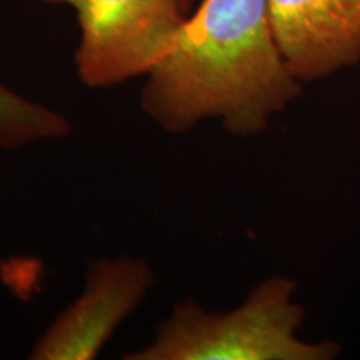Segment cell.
<instances>
[{"instance_id": "obj_2", "label": "cell", "mask_w": 360, "mask_h": 360, "mask_svg": "<svg viewBox=\"0 0 360 360\" xmlns=\"http://www.w3.org/2000/svg\"><path fill=\"white\" fill-rule=\"evenodd\" d=\"M297 283L272 276L250 290L231 312H209L186 299L157 328L146 347L125 360H332L334 340L305 342L299 330L305 310L295 302Z\"/></svg>"}, {"instance_id": "obj_4", "label": "cell", "mask_w": 360, "mask_h": 360, "mask_svg": "<svg viewBox=\"0 0 360 360\" xmlns=\"http://www.w3.org/2000/svg\"><path fill=\"white\" fill-rule=\"evenodd\" d=\"M155 282L147 260L122 254L94 260L84 290L35 342L32 360H94Z\"/></svg>"}, {"instance_id": "obj_5", "label": "cell", "mask_w": 360, "mask_h": 360, "mask_svg": "<svg viewBox=\"0 0 360 360\" xmlns=\"http://www.w3.org/2000/svg\"><path fill=\"white\" fill-rule=\"evenodd\" d=\"M277 45L302 84L360 64V0H269Z\"/></svg>"}, {"instance_id": "obj_7", "label": "cell", "mask_w": 360, "mask_h": 360, "mask_svg": "<svg viewBox=\"0 0 360 360\" xmlns=\"http://www.w3.org/2000/svg\"><path fill=\"white\" fill-rule=\"evenodd\" d=\"M177 2L180 4V7L186 11V13L191 12V6H192V0H177Z\"/></svg>"}, {"instance_id": "obj_1", "label": "cell", "mask_w": 360, "mask_h": 360, "mask_svg": "<svg viewBox=\"0 0 360 360\" xmlns=\"http://www.w3.org/2000/svg\"><path fill=\"white\" fill-rule=\"evenodd\" d=\"M146 77L143 114L169 134L219 120L252 137L304 92L277 45L269 0H202Z\"/></svg>"}, {"instance_id": "obj_3", "label": "cell", "mask_w": 360, "mask_h": 360, "mask_svg": "<svg viewBox=\"0 0 360 360\" xmlns=\"http://www.w3.org/2000/svg\"><path fill=\"white\" fill-rule=\"evenodd\" d=\"M75 12L80 40L77 77L89 89H110L147 75L167 53L186 22L177 0H57Z\"/></svg>"}, {"instance_id": "obj_6", "label": "cell", "mask_w": 360, "mask_h": 360, "mask_svg": "<svg viewBox=\"0 0 360 360\" xmlns=\"http://www.w3.org/2000/svg\"><path fill=\"white\" fill-rule=\"evenodd\" d=\"M69 119L0 82V147L22 148L70 134Z\"/></svg>"}]
</instances>
